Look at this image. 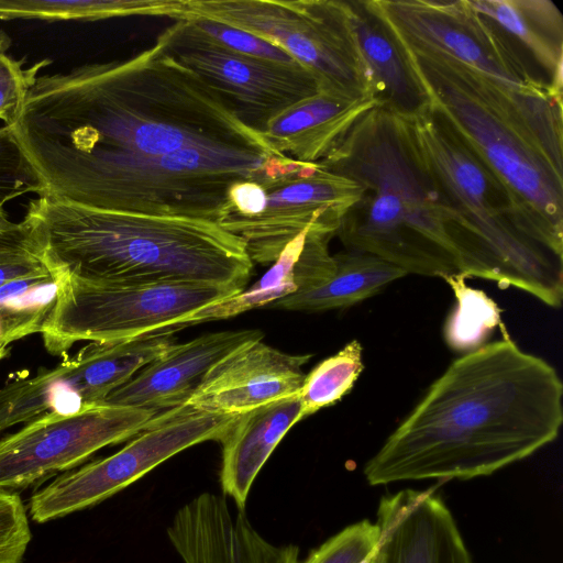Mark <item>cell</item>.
Masks as SVG:
<instances>
[{
    "label": "cell",
    "mask_w": 563,
    "mask_h": 563,
    "mask_svg": "<svg viewBox=\"0 0 563 563\" xmlns=\"http://www.w3.org/2000/svg\"><path fill=\"white\" fill-rule=\"evenodd\" d=\"M194 16L277 45L316 77L320 90L374 97L346 0H187L184 19Z\"/></svg>",
    "instance_id": "9c48e42d"
},
{
    "label": "cell",
    "mask_w": 563,
    "mask_h": 563,
    "mask_svg": "<svg viewBox=\"0 0 563 563\" xmlns=\"http://www.w3.org/2000/svg\"><path fill=\"white\" fill-rule=\"evenodd\" d=\"M358 48L379 106L411 119L429 110L408 57L372 0H346Z\"/></svg>",
    "instance_id": "ffe728a7"
},
{
    "label": "cell",
    "mask_w": 563,
    "mask_h": 563,
    "mask_svg": "<svg viewBox=\"0 0 563 563\" xmlns=\"http://www.w3.org/2000/svg\"><path fill=\"white\" fill-rule=\"evenodd\" d=\"M376 106L379 103L372 96L319 90L274 117L258 133L275 153L305 164L321 163Z\"/></svg>",
    "instance_id": "d6986e66"
},
{
    "label": "cell",
    "mask_w": 563,
    "mask_h": 563,
    "mask_svg": "<svg viewBox=\"0 0 563 563\" xmlns=\"http://www.w3.org/2000/svg\"><path fill=\"white\" fill-rule=\"evenodd\" d=\"M320 164L363 187L335 234L345 250L379 257L407 275H460L449 235L451 210L408 119L376 106Z\"/></svg>",
    "instance_id": "277c9868"
},
{
    "label": "cell",
    "mask_w": 563,
    "mask_h": 563,
    "mask_svg": "<svg viewBox=\"0 0 563 563\" xmlns=\"http://www.w3.org/2000/svg\"><path fill=\"white\" fill-rule=\"evenodd\" d=\"M300 416L299 394L239 415L220 439L222 495L244 510L260 471Z\"/></svg>",
    "instance_id": "44dd1931"
},
{
    "label": "cell",
    "mask_w": 563,
    "mask_h": 563,
    "mask_svg": "<svg viewBox=\"0 0 563 563\" xmlns=\"http://www.w3.org/2000/svg\"><path fill=\"white\" fill-rule=\"evenodd\" d=\"M369 558L366 545L358 538L347 532H336L300 559L299 563H369Z\"/></svg>",
    "instance_id": "836d02e7"
},
{
    "label": "cell",
    "mask_w": 563,
    "mask_h": 563,
    "mask_svg": "<svg viewBox=\"0 0 563 563\" xmlns=\"http://www.w3.org/2000/svg\"><path fill=\"white\" fill-rule=\"evenodd\" d=\"M9 128L40 194L60 175L104 157L191 146L275 153L157 42L126 59L38 75Z\"/></svg>",
    "instance_id": "6da1fadb"
},
{
    "label": "cell",
    "mask_w": 563,
    "mask_h": 563,
    "mask_svg": "<svg viewBox=\"0 0 563 563\" xmlns=\"http://www.w3.org/2000/svg\"><path fill=\"white\" fill-rule=\"evenodd\" d=\"M0 230L9 233H21L22 227L21 223H15L8 218V214L3 208L0 206Z\"/></svg>",
    "instance_id": "e575fe53"
},
{
    "label": "cell",
    "mask_w": 563,
    "mask_h": 563,
    "mask_svg": "<svg viewBox=\"0 0 563 563\" xmlns=\"http://www.w3.org/2000/svg\"><path fill=\"white\" fill-rule=\"evenodd\" d=\"M159 412L110 405L49 413L0 438V490L18 493L69 471L100 449L132 439Z\"/></svg>",
    "instance_id": "9a60e30c"
},
{
    "label": "cell",
    "mask_w": 563,
    "mask_h": 563,
    "mask_svg": "<svg viewBox=\"0 0 563 563\" xmlns=\"http://www.w3.org/2000/svg\"><path fill=\"white\" fill-rule=\"evenodd\" d=\"M238 417L188 404L162 411L118 452L63 472L34 492L30 498L31 518L43 523L95 506L181 451L206 441H220Z\"/></svg>",
    "instance_id": "7c38bea8"
},
{
    "label": "cell",
    "mask_w": 563,
    "mask_h": 563,
    "mask_svg": "<svg viewBox=\"0 0 563 563\" xmlns=\"http://www.w3.org/2000/svg\"><path fill=\"white\" fill-rule=\"evenodd\" d=\"M187 20L211 40L232 52L258 59L298 64L277 45L250 32L201 16Z\"/></svg>",
    "instance_id": "f1b7e54d"
},
{
    "label": "cell",
    "mask_w": 563,
    "mask_h": 563,
    "mask_svg": "<svg viewBox=\"0 0 563 563\" xmlns=\"http://www.w3.org/2000/svg\"><path fill=\"white\" fill-rule=\"evenodd\" d=\"M369 563H473L455 519L433 489H401L379 500Z\"/></svg>",
    "instance_id": "2e32d148"
},
{
    "label": "cell",
    "mask_w": 563,
    "mask_h": 563,
    "mask_svg": "<svg viewBox=\"0 0 563 563\" xmlns=\"http://www.w3.org/2000/svg\"><path fill=\"white\" fill-rule=\"evenodd\" d=\"M310 354L292 355L262 340L249 342L216 363L188 405L214 413L241 415L299 394Z\"/></svg>",
    "instance_id": "e0dca14e"
},
{
    "label": "cell",
    "mask_w": 563,
    "mask_h": 563,
    "mask_svg": "<svg viewBox=\"0 0 563 563\" xmlns=\"http://www.w3.org/2000/svg\"><path fill=\"white\" fill-rule=\"evenodd\" d=\"M156 42L167 55L211 87L256 132L290 106L320 90L316 77L301 65L232 52L187 19L176 20Z\"/></svg>",
    "instance_id": "5bb4252c"
},
{
    "label": "cell",
    "mask_w": 563,
    "mask_h": 563,
    "mask_svg": "<svg viewBox=\"0 0 563 563\" xmlns=\"http://www.w3.org/2000/svg\"><path fill=\"white\" fill-rule=\"evenodd\" d=\"M335 269L323 283L297 290L267 308L321 312L354 306L388 284L407 276L399 267L374 255L345 250L333 255Z\"/></svg>",
    "instance_id": "603a6c76"
},
{
    "label": "cell",
    "mask_w": 563,
    "mask_h": 563,
    "mask_svg": "<svg viewBox=\"0 0 563 563\" xmlns=\"http://www.w3.org/2000/svg\"><path fill=\"white\" fill-rule=\"evenodd\" d=\"M41 334L45 349L65 355L77 342L174 333L181 320L240 291L192 283H89L58 278Z\"/></svg>",
    "instance_id": "30bf717a"
},
{
    "label": "cell",
    "mask_w": 563,
    "mask_h": 563,
    "mask_svg": "<svg viewBox=\"0 0 563 563\" xmlns=\"http://www.w3.org/2000/svg\"><path fill=\"white\" fill-rule=\"evenodd\" d=\"M408 121L451 210L449 235L459 274L515 287L549 307H561L563 256L520 229L506 189L430 108Z\"/></svg>",
    "instance_id": "8992f818"
},
{
    "label": "cell",
    "mask_w": 563,
    "mask_h": 563,
    "mask_svg": "<svg viewBox=\"0 0 563 563\" xmlns=\"http://www.w3.org/2000/svg\"><path fill=\"white\" fill-rule=\"evenodd\" d=\"M176 344L174 333L90 342L53 368L0 388V432L49 413L69 415L102 405L113 390Z\"/></svg>",
    "instance_id": "4fadbf2b"
},
{
    "label": "cell",
    "mask_w": 563,
    "mask_h": 563,
    "mask_svg": "<svg viewBox=\"0 0 563 563\" xmlns=\"http://www.w3.org/2000/svg\"><path fill=\"white\" fill-rule=\"evenodd\" d=\"M49 273L23 235L0 242V287L15 279Z\"/></svg>",
    "instance_id": "d6a6232c"
},
{
    "label": "cell",
    "mask_w": 563,
    "mask_h": 563,
    "mask_svg": "<svg viewBox=\"0 0 563 563\" xmlns=\"http://www.w3.org/2000/svg\"><path fill=\"white\" fill-rule=\"evenodd\" d=\"M532 62L550 87L562 95L563 15L550 0H468Z\"/></svg>",
    "instance_id": "7402d4cb"
},
{
    "label": "cell",
    "mask_w": 563,
    "mask_h": 563,
    "mask_svg": "<svg viewBox=\"0 0 563 563\" xmlns=\"http://www.w3.org/2000/svg\"><path fill=\"white\" fill-rule=\"evenodd\" d=\"M22 235L58 278L192 283L242 291L253 268L242 241L217 222L31 199Z\"/></svg>",
    "instance_id": "3957f363"
},
{
    "label": "cell",
    "mask_w": 563,
    "mask_h": 563,
    "mask_svg": "<svg viewBox=\"0 0 563 563\" xmlns=\"http://www.w3.org/2000/svg\"><path fill=\"white\" fill-rule=\"evenodd\" d=\"M8 355V349L7 347H0V361Z\"/></svg>",
    "instance_id": "74e56055"
},
{
    "label": "cell",
    "mask_w": 563,
    "mask_h": 563,
    "mask_svg": "<svg viewBox=\"0 0 563 563\" xmlns=\"http://www.w3.org/2000/svg\"><path fill=\"white\" fill-rule=\"evenodd\" d=\"M40 194V184L9 126H0V206L25 194Z\"/></svg>",
    "instance_id": "4dcf8cb0"
},
{
    "label": "cell",
    "mask_w": 563,
    "mask_h": 563,
    "mask_svg": "<svg viewBox=\"0 0 563 563\" xmlns=\"http://www.w3.org/2000/svg\"><path fill=\"white\" fill-rule=\"evenodd\" d=\"M307 231L289 242L271 268L252 286L208 305L185 318L176 331L186 327L228 319L249 310L265 307L297 290L295 265L305 244Z\"/></svg>",
    "instance_id": "d4e9b609"
},
{
    "label": "cell",
    "mask_w": 563,
    "mask_h": 563,
    "mask_svg": "<svg viewBox=\"0 0 563 563\" xmlns=\"http://www.w3.org/2000/svg\"><path fill=\"white\" fill-rule=\"evenodd\" d=\"M503 334L454 360L429 386L366 462L369 485L488 476L558 438L561 377Z\"/></svg>",
    "instance_id": "7a4b0ae2"
},
{
    "label": "cell",
    "mask_w": 563,
    "mask_h": 563,
    "mask_svg": "<svg viewBox=\"0 0 563 563\" xmlns=\"http://www.w3.org/2000/svg\"><path fill=\"white\" fill-rule=\"evenodd\" d=\"M397 38L443 53L506 93L545 147L562 156V95L528 56L468 0H372Z\"/></svg>",
    "instance_id": "ba28073f"
},
{
    "label": "cell",
    "mask_w": 563,
    "mask_h": 563,
    "mask_svg": "<svg viewBox=\"0 0 563 563\" xmlns=\"http://www.w3.org/2000/svg\"><path fill=\"white\" fill-rule=\"evenodd\" d=\"M187 0H0V20L97 21L130 15L183 20Z\"/></svg>",
    "instance_id": "cb8c5ba5"
},
{
    "label": "cell",
    "mask_w": 563,
    "mask_h": 563,
    "mask_svg": "<svg viewBox=\"0 0 563 563\" xmlns=\"http://www.w3.org/2000/svg\"><path fill=\"white\" fill-rule=\"evenodd\" d=\"M362 194L356 181L320 163L279 155L247 183L239 213L223 216L218 224L242 241L253 263L273 264L305 231L335 236L342 218Z\"/></svg>",
    "instance_id": "8fae6325"
},
{
    "label": "cell",
    "mask_w": 563,
    "mask_h": 563,
    "mask_svg": "<svg viewBox=\"0 0 563 563\" xmlns=\"http://www.w3.org/2000/svg\"><path fill=\"white\" fill-rule=\"evenodd\" d=\"M280 154L191 146L162 155H122L85 163L47 184L38 196L133 213L217 222L235 181L253 178Z\"/></svg>",
    "instance_id": "52a82bcc"
},
{
    "label": "cell",
    "mask_w": 563,
    "mask_h": 563,
    "mask_svg": "<svg viewBox=\"0 0 563 563\" xmlns=\"http://www.w3.org/2000/svg\"><path fill=\"white\" fill-rule=\"evenodd\" d=\"M31 537L21 497L0 490V563H23Z\"/></svg>",
    "instance_id": "1f68e13d"
},
{
    "label": "cell",
    "mask_w": 563,
    "mask_h": 563,
    "mask_svg": "<svg viewBox=\"0 0 563 563\" xmlns=\"http://www.w3.org/2000/svg\"><path fill=\"white\" fill-rule=\"evenodd\" d=\"M400 44L430 111L499 180L520 229L563 256V162L549 152L517 104L485 77L438 51Z\"/></svg>",
    "instance_id": "5b68a950"
},
{
    "label": "cell",
    "mask_w": 563,
    "mask_h": 563,
    "mask_svg": "<svg viewBox=\"0 0 563 563\" xmlns=\"http://www.w3.org/2000/svg\"><path fill=\"white\" fill-rule=\"evenodd\" d=\"M51 62L40 60L24 68L23 62L0 55V120L11 126L18 119L26 96L43 67Z\"/></svg>",
    "instance_id": "f546056e"
},
{
    "label": "cell",
    "mask_w": 563,
    "mask_h": 563,
    "mask_svg": "<svg viewBox=\"0 0 563 563\" xmlns=\"http://www.w3.org/2000/svg\"><path fill=\"white\" fill-rule=\"evenodd\" d=\"M18 233H9L0 230V242L18 238Z\"/></svg>",
    "instance_id": "8d00e7d4"
},
{
    "label": "cell",
    "mask_w": 563,
    "mask_h": 563,
    "mask_svg": "<svg viewBox=\"0 0 563 563\" xmlns=\"http://www.w3.org/2000/svg\"><path fill=\"white\" fill-rule=\"evenodd\" d=\"M57 290L49 272L12 280L0 287V347L41 332Z\"/></svg>",
    "instance_id": "484cf974"
},
{
    "label": "cell",
    "mask_w": 563,
    "mask_h": 563,
    "mask_svg": "<svg viewBox=\"0 0 563 563\" xmlns=\"http://www.w3.org/2000/svg\"><path fill=\"white\" fill-rule=\"evenodd\" d=\"M263 336L260 330H228L175 344L109 394L103 404L156 412L186 405L216 363Z\"/></svg>",
    "instance_id": "ac0fdd59"
},
{
    "label": "cell",
    "mask_w": 563,
    "mask_h": 563,
    "mask_svg": "<svg viewBox=\"0 0 563 563\" xmlns=\"http://www.w3.org/2000/svg\"><path fill=\"white\" fill-rule=\"evenodd\" d=\"M363 369V347L357 340L320 362L306 375L299 391V419L340 401L351 391Z\"/></svg>",
    "instance_id": "83f0119b"
},
{
    "label": "cell",
    "mask_w": 563,
    "mask_h": 563,
    "mask_svg": "<svg viewBox=\"0 0 563 563\" xmlns=\"http://www.w3.org/2000/svg\"><path fill=\"white\" fill-rule=\"evenodd\" d=\"M451 287L455 306L444 323L448 346L468 353L483 346L497 327H503L498 305L483 290L470 287L462 275L444 279Z\"/></svg>",
    "instance_id": "4316f807"
},
{
    "label": "cell",
    "mask_w": 563,
    "mask_h": 563,
    "mask_svg": "<svg viewBox=\"0 0 563 563\" xmlns=\"http://www.w3.org/2000/svg\"><path fill=\"white\" fill-rule=\"evenodd\" d=\"M11 46L10 36L2 30H0V55L5 54Z\"/></svg>",
    "instance_id": "d590c367"
}]
</instances>
